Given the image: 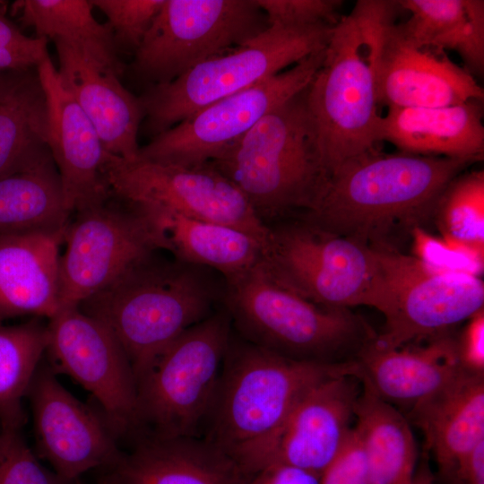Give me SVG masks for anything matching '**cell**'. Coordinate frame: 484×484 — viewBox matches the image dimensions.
<instances>
[{"mask_svg": "<svg viewBox=\"0 0 484 484\" xmlns=\"http://www.w3.org/2000/svg\"><path fill=\"white\" fill-rule=\"evenodd\" d=\"M159 252L78 307L114 334L136 385L176 339L221 307L225 297L221 274Z\"/></svg>", "mask_w": 484, "mask_h": 484, "instance_id": "1", "label": "cell"}, {"mask_svg": "<svg viewBox=\"0 0 484 484\" xmlns=\"http://www.w3.org/2000/svg\"><path fill=\"white\" fill-rule=\"evenodd\" d=\"M477 161L375 148L338 167L315 208L298 218L366 244L392 225L433 212L447 185Z\"/></svg>", "mask_w": 484, "mask_h": 484, "instance_id": "2", "label": "cell"}, {"mask_svg": "<svg viewBox=\"0 0 484 484\" xmlns=\"http://www.w3.org/2000/svg\"><path fill=\"white\" fill-rule=\"evenodd\" d=\"M306 89L209 162L238 187L267 227L313 210L328 180Z\"/></svg>", "mask_w": 484, "mask_h": 484, "instance_id": "3", "label": "cell"}, {"mask_svg": "<svg viewBox=\"0 0 484 484\" xmlns=\"http://www.w3.org/2000/svg\"><path fill=\"white\" fill-rule=\"evenodd\" d=\"M353 360L292 359L231 333L204 439L230 456L275 431L301 397L333 376H356Z\"/></svg>", "mask_w": 484, "mask_h": 484, "instance_id": "4", "label": "cell"}, {"mask_svg": "<svg viewBox=\"0 0 484 484\" xmlns=\"http://www.w3.org/2000/svg\"><path fill=\"white\" fill-rule=\"evenodd\" d=\"M225 281L223 306L239 337L281 356L348 362L375 336L350 309L318 307L277 283L263 261Z\"/></svg>", "mask_w": 484, "mask_h": 484, "instance_id": "5", "label": "cell"}, {"mask_svg": "<svg viewBox=\"0 0 484 484\" xmlns=\"http://www.w3.org/2000/svg\"><path fill=\"white\" fill-rule=\"evenodd\" d=\"M333 27L268 26L222 54L138 97L147 133L154 137L213 102L266 80L324 49Z\"/></svg>", "mask_w": 484, "mask_h": 484, "instance_id": "6", "label": "cell"}, {"mask_svg": "<svg viewBox=\"0 0 484 484\" xmlns=\"http://www.w3.org/2000/svg\"><path fill=\"white\" fill-rule=\"evenodd\" d=\"M232 333L222 305L186 330L137 383V435L200 437Z\"/></svg>", "mask_w": 484, "mask_h": 484, "instance_id": "7", "label": "cell"}, {"mask_svg": "<svg viewBox=\"0 0 484 484\" xmlns=\"http://www.w3.org/2000/svg\"><path fill=\"white\" fill-rule=\"evenodd\" d=\"M361 29L350 13L332 30L323 63L306 89L322 164L329 176L376 148L382 116Z\"/></svg>", "mask_w": 484, "mask_h": 484, "instance_id": "8", "label": "cell"}, {"mask_svg": "<svg viewBox=\"0 0 484 484\" xmlns=\"http://www.w3.org/2000/svg\"><path fill=\"white\" fill-rule=\"evenodd\" d=\"M268 228L263 264L277 283L324 308H375L380 281L376 248L300 218Z\"/></svg>", "mask_w": 484, "mask_h": 484, "instance_id": "9", "label": "cell"}, {"mask_svg": "<svg viewBox=\"0 0 484 484\" xmlns=\"http://www.w3.org/2000/svg\"><path fill=\"white\" fill-rule=\"evenodd\" d=\"M75 214L60 258L61 310L78 307L149 255L167 250L160 212L155 207L110 194Z\"/></svg>", "mask_w": 484, "mask_h": 484, "instance_id": "10", "label": "cell"}, {"mask_svg": "<svg viewBox=\"0 0 484 484\" xmlns=\"http://www.w3.org/2000/svg\"><path fill=\"white\" fill-rule=\"evenodd\" d=\"M396 1L360 0L351 13L362 31L378 105L389 108L453 106L483 102L475 77L445 51L408 39L394 23Z\"/></svg>", "mask_w": 484, "mask_h": 484, "instance_id": "11", "label": "cell"}, {"mask_svg": "<svg viewBox=\"0 0 484 484\" xmlns=\"http://www.w3.org/2000/svg\"><path fill=\"white\" fill-rule=\"evenodd\" d=\"M268 26L255 0H164L131 70L148 87L165 84Z\"/></svg>", "mask_w": 484, "mask_h": 484, "instance_id": "12", "label": "cell"}, {"mask_svg": "<svg viewBox=\"0 0 484 484\" xmlns=\"http://www.w3.org/2000/svg\"><path fill=\"white\" fill-rule=\"evenodd\" d=\"M380 282L376 309L385 318L374 341L385 348L403 347L433 337L483 309L480 277L433 268L415 256L376 248Z\"/></svg>", "mask_w": 484, "mask_h": 484, "instance_id": "13", "label": "cell"}, {"mask_svg": "<svg viewBox=\"0 0 484 484\" xmlns=\"http://www.w3.org/2000/svg\"><path fill=\"white\" fill-rule=\"evenodd\" d=\"M103 176L115 197L238 229L266 249L269 228L238 187L209 163L182 167L137 157L124 160L108 152Z\"/></svg>", "mask_w": 484, "mask_h": 484, "instance_id": "14", "label": "cell"}, {"mask_svg": "<svg viewBox=\"0 0 484 484\" xmlns=\"http://www.w3.org/2000/svg\"><path fill=\"white\" fill-rule=\"evenodd\" d=\"M324 49L202 108L152 137L140 147L137 158L182 167L202 166L217 159L266 114L310 84Z\"/></svg>", "mask_w": 484, "mask_h": 484, "instance_id": "15", "label": "cell"}, {"mask_svg": "<svg viewBox=\"0 0 484 484\" xmlns=\"http://www.w3.org/2000/svg\"><path fill=\"white\" fill-rule=\"evenodd\" d=\"M46 354L51 368L74 379L98 402L117 438L137 434V385L109 329L79 307L48 319Z\"/></svg>", "mask_w": 484, "mask_h": 484, "instance_id": "16", "label": "cell"}, {"mask_svg": "<svg viewBox=\"0 0 484 484\" xmlns=\"http://www.w3.org/2000/svg\"><path fill=\"white\" fill-rule=\"evenodd\" d=\"M361 385L351 374L318 382L275 431L232 457L248 474L272 465H288L320 476L349 438Z\"/></svg>", "mask_w": 484, "mask_h": 484, "instance_id": "17", "label": "cell"}, {"mask_svg": "<svg viewBox=\"0 0 484 484\" xmlns=\"http://www.w3.org/2000/svg\"><path fill=\"white\" fill-rule=\"evenodd\" d=\"M27 395L33 418L37 454L54 471L75 482L90 470L111 467L122 454L101 413L81 402L39 364Z\"/></svg>", "mask_w": 484, "mask_h": 484, "instance_id": "18", "label": "cell"}, {"mask_svg": "<svg viewBox=\"0 0 484 484\" xmlns=\"http://www.w3.org/2000/svg\"><path fill=\"white\" fill-rule=\"evenodd\" d=\"M48 108V147L59 173L71 213L109 196L103 176L108 152L91 121L63 86L49 56L36 68Z\"/></svg>", "mask_w": 484, "mask_h": 484, "instance_id": "19", "label": "cell"}, {"mask_svg": "<svg viewBox=\"0 0 484 484\" xmlns=\"http://www.w3.org/2000/svg\"><path fill=\"white\" fill-rule=\"evenodd\" d=\"M54 43L61 82L93 124L106 151L135 159L143 119L138 97L122 85L121 73L87 50L63 40Z\"/></svg>", "mask_w": 484, "mask_h": 484, "instance_id": "20", "label": "cell"}, {"mask_svg": "<svg viewBox=\"0 0 484 484\" xmlns=\"http://www.w3.org/2000/svg\"><path fill=\"white\" fill-rule=\"evenodd\" d=\"M106 471L103 484H246L250 476L232 456L199 437L139 436Z\"/></svg>", "mask_w": 484, "mask_h": 484, "instance_id": "21", "label": "cell"}, {"mask_svg": "<svg viewBox=\"0 0 484 484\" xmlns=\"http://www.w3.org/2000/svg\"><path fill=\"white\" fill-rule=\"evenodd\" d=\"M354 360L356 376L363 387L392 405L411 409L439 392L463 371L455 338L447 333L431 337L427 345L406 349L385 348L372 338Z\"/></svg>", "mask_w": 484, "mask_h": 484, "instance_id": "22", "label": "cell"}, {"mask_svg": "<svg viewBox=\"0 0 484 484\" xmlns=\"http://www.w3.org/2000/svg\"><path fill=\"white\" fill-rule=\"evenodd\" d=\"M65 232L0 234V323L21 315L50 319L61 310Z\"/></svg>", "mask_w": 484, "mask_h": 484, "instance_id": "23", "label": "cell"}, {"mask_svg": "<svg viewBox=\"0 0 484 484\" xmlns=\"http://www.w3.org/2000/svg\"><path fill=\"white\" fill-rule=\"evenodd\" d=\"M482 101L431 108H389L377 141L399 151L480 161L484 153Z\"/></svg>", "mask_w": 484, "mask_h": 484, "instance_id": "24", "label": "cell"}, {"mask_svg": "<svg viewBox=\"0 0 484 484\" xmlns=\"http://www.w3.org/2000/svg\"><path fill=\"white\" fill-rule=\"evenodd\" d=\"M411 417L442 474L455 478L469 454L484 441V375L463 370L413 406Z\"/></svg>", "mask_w": 484, "mask_h": 484, "instance_id": "25", "label": "cell"}, {"mask_svg": "<svg viewBox=\"0 0 484 484\" xmlns=\"http://www.w3.org/2000/svg\"><path fill=\"white\" fill-rule=\"evenodd\" d=\"M71 215L49 149L0 177V234L65 232Z\"/></svg>", "mask_w": 484, "mask_h": 484, "instance_id": "26", "label": "cell"}, {"mask_svg": "<svg viewBox=\"0 0 484 484\" xmlns=\"http://www.w3.org/2000/svg\"><path fill=\"white\" fill-rule=\"evenodd\" d=\"M411 13L398 27L413 43L455 51L472 75L484 71V1L400 0Z\"/></svg>", "mask_w": 484, "mask_h": 484, "instance_id": "27", "label": "cell"}, {"mask_svg": "<svg viewBox=\"0 0 484 484\" xmlns=\"http://www.w3.org/2000/svg\"><path fill=\"white\" fill-rule=\"evenodd\" d=\"M353 427L367 462V484H413L417 448L408 420L362 386Z\"/></svg>", "mask_w": 484, "mask_h": 484, "instance_id": "28", "label": "cell"}, {"mask_svg": "<svg viewBox=\"0 0 484 484\" xmlns=\"http://www.w3.org/2000/svg\"><path fill=\"white\" fill-rule=\"evenodd\" d=\"M159 210L167 251L178 260L210 268L229 279L264 259V246L245 231Z\"/></svg>", "mask_w": 484, "mask_h": 484, "instance_id": "29", "label": "cell"}, {"mask_svg": "<svg viewBox=\"0 0 484 484\" xmlns=\"http://www.w3.org/2000/svg\"><path fill=\"white\" fill-rule=\"evenodd\" d=\"M92 8L90 0H22L14 4L23 24L32 27L38 38L76 45L122 73L111 30L95 19Z\"/></svg>", "mask_w": 484, "mask_h": 484, "instance_id": "30", "label": "cell"}, {"mask_svg": "<svg viewBox=\"0 0 484 484\" xmlns=\"http://www.w3.org/2000/svg\"><path fill=\"white\" fill-rule=\"evenodd\" d=\"M46 97L37 71L26 72L0 102V177L10 174L48 150Z\"/></svg>", "mask_w": 484, "mask_h": 484, "instance_id": "31", "label": "cell"}, {"mask_svg": "<svg viewBox=\"0 0 484 484\" xmlns=\"http://www.w3.org/2000/svg\"><path fill=\"white\" fill-rule=\"evenodd\" d=\"M48 341V324L38 317L16 325L0 324V425L21 429L26 422L22 401Z\"/></svg>", "mask_w": 484, "mask_h": 484, "instance_id": "32", "label": "cell"}, {"mask_svg": "<svg viewBox=\"0 0 484 484\" xmlns=\"http://www.w3.org/2000/svg\"><path fill=\"white\" fill-rule=\"evenodd\" d=\"M442 234L484 246V171L461 173L445 187L434 212Z\"/></svg>", "mask_w": 484, "mask_h": 484, "instance_id": "33", "label": "cell"}, {"mask_svg": "<svg viewBox=\"0 0 484 484\" xmlns=\"http://www.w3.org/2000/svg\"><path fill=\"white\" fill-rule=\"evenodd\" d=\"M414 256L440 271L480 277L484 270V246L448 235L435 237L420 227L411 231Z\"/></svg>", "mask_w": 484, "mask_h": 484, "instance_id": "34", "label": "cell"}, {"mask_svg": "<svg viewBox=\"0 0 484 484\" xmlns=\"http://www.w3.org/2000/svg\"><path fill=\"white\" fill-rule=\"evenodd\" d=\"M107 17L116 48L134 52L164 0H90Z\"/></svg>", "mask_w": 484, "mask_h": 484, "instance_id": "35", "label": "cell"}, {"mask_svg": "<svg viewBox=\"0 0 484 484\" xmlns=\"http://www.w3.org/2000/svg\"><path fill=\"white\" fill-rule=\"evenodd\" d=\"M43 466L19 429L1 428L0 484H75Z\"/></svg>", "mask_w": 484, "mask_h": 484, "instance_id": "36", "label": "cell"}, {"mask_svg": "<svg viewBox=\"0 0 484 484\" xmlns=\"http://www.w3.org/2000/svg\"><path fill=\"white\" fill-rule=\"evenodd\" d=\"M268 25L304 28L334 27L341 21V0H255Z\"/></svg>", "mask_w": 484, "mask_h": 484, "instance_id": "37", "label": "cell"}, {"mask_svg": "<svg viewBox=\"0 0 484 484\" xmlns=\"http://www.w3.org/2000/svg\"><path fill=\"white\" fill-rule=\"evenodd\" d=\"M367 458L354 428L340 453L324 470L319 484H367Z\"/></svg>", "mask_w": 484, "mask_h": 484, "instance_id": "38", "label": "cell"}, {"mask_svg": "<svg viewBox=\"0 0 484 484\" xmlns=\"http://www.w3.org/2000/svg\"><path fill=\"white\" fill-rule=\"evenodd\" d=\"M456 352L463 370L484 375V310L481 309L467 320L458 339Z\"/></svg>", "mask_w": 484, "mask_h": 484, "instance_id": "39", "label": "cell"}, {"mask_svg": "<svg viewBox=\"0 0 484 484\" xmlns=\"http://www.w3.org/2000/svg\"><path fill=\"white\" fill-rule=\"evenodd\" d=\"M48 40L43 38H27L23 41L0 46V73L25 72L37 68L48 56Z\"/></svg>", "mask_w": 484, "mask_h": 484, "instance_id": "40", "label": "cell"}, {"mask_svg": "<svg viewBox=\"0 0 484 484\" xmlns=\"http://www.w3.org/2000/svg\"><path fill=\"white\" fill-rule=\"evenodd\" d=\"M319 475L288 465H272L250 474L246 484H319Z\"/></svg>", "mask_w": 484, "mask_h": 484, "instance_id": "41", "label": "cell"}, {"mask_svg": "<svg viewBox=\"0 0 484 484\" xmlns=\"http://www.w3.org/2000/svg\"><path fill=\"white\" fill-rule=\"evenodd\" d=\"M455 479L460 484H484V441L469 454L458 469Z\"/></svg>", "mask_w": 484, "mask_h": 484, "instance_id": "42", "label": "cell"}, {"mask_svg": "<svg viewBox=\"0 0 484 484\" xmlns=\"http://www.w3.org/2000/svg\"><path fill=\"white\" fill-rule=\"evenodd\" d=\"M27 38L3 15L0 10V46L18 43Z\"/></svg>", "mask_w": 484, "mask_h": 484, "instance_id": "43", "label": "cell"}, {"mask_svg": "<svg viewBox=\"0 0 484 484\" xmlns=\"http://www.w3.org/2000/svg\"><path fill=\"white\" fill-rule=\"evenodd\" d=\"M25 72H19L16 74H4L0 73V102L4 100L19 84Z\"/></svg>", "mask_w": 484, "mask_h": 484, "instance_id": "44", "label": "cell"}, {"mask_svg": "<svg viewBox=\"0 0 484 484\" xmlns=\"http://www.w3.org/2000/svg\"><path fill=\"white\" fill-rule=\"evenodd\" d=\"M413 484H435L434 477L427 462H422L416 470Z\"/></svg>", "mask_w": 484, "mask_h": 484, "instance_id": "45", "label": "cell"}, {"mask_svg": "<svg viewBox=\"0 0 484 484\" xmlns=\"http://www.w3.org/2000/svg\"><path fill=\"white\" fill-rule=\"evenodd\" d=\"M75 484H82L79 480L76 481ZM99 484H103L102 482L99 483Z\"/></svg>", "mask_w": 484, "mask_h": 484, "instance_id": "46", "label": "cell"}]
</instances>
